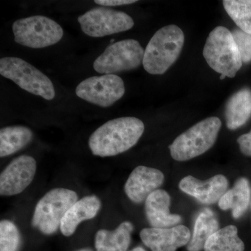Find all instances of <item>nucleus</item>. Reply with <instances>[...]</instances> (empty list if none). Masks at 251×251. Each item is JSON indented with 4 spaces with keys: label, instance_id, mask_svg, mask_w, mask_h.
Wrapping results in <instances>:
<instances>
[{
    "label": "nucleus",
    "instance_id": "obj_22",
    "mask_svg": "<svg viewBox=\"0 0 251 251\" xmlns=\"http://www.w3.org/2000/svg\"><path fill=\"white\" fill-rule=\"evenodd\" d=\"M245 245L234 226L219 229L206 241L204 251H244Z\"/></svg>",
    "mask_w": 251,
    "mask_h": 251
},
{
    "label": "nucleus",
    "instance_id": "obj_13",
    "mask_svg": "<svg viewBox=\"0 0 251 251\" xmlns=\"http://www.w3.org/2000/svg\"><path fill=\"white\" fill-rule=\"evenodd\" d=\"M163 181L164 175L161 171L147 166H138L126 182L125 193L132 202L141 203L158 190Z\"/></svg>",
    "mask_w": 251,
    "mask_h": 251
},
{
    "label": "nucleus",
    "instance_id": "obj_27",
    "mask_svg": "<svg viewBox=\"0 0 251 251\" xmlns=\"http://www.w3.org/2000/svg\"><path fill=\"white\" fill-rule=\"evenodd\" d=\"M94 2L104 6H117L137 2L136 0H96Z\"/></svg>",
    "mask_w": 251,
    "mask_h": 251
},
{
    "label": "nucleus",
    "instance_id": "obj_23",
    "mask_svg": "<svg viewBox=\"0 0 251 251\" xmlns=\"http://www.w3.org/2000/svg\"><path fill=\"white\" fill-rule=\"evenodd\" d=\"M223 4L241 30L251 34V0H224Z\"/></svg>",
    "mask_w": 251,
    "mask_h": 251
},
{
    "label": "nucleus",
    "instance_id": "obj_3",
    "mask_svg": "<svg viewBox=\"0 0 251 251\" xmlns=\"http://www.w3.org/2000/svg\"><path fill=\"white\" fill-rule=\"evenodd\" d=\"M203 55L209 67L221 74V80L226 77L232 78L242 67V57L232 32L222 26L211 31Z\"/></svg>",
    "mask_w": 251,
    "mask_h": 251
},
{
    "label": "nucleus",
    "instance_id": "obj_4",
    "mask_svg": "<svg viewBox=\"0 0 251 251\" xmlns=\"http://www.w3.org/2000/svg\"><path fill=\"white\" fill-rule=\"evenodd\" d=\"M221 127V120L216 117L198 122L174 140L169 147L171 156L186 161L201 156L212 148Z\"/></svg>",
    "mask_w": 251,
    "mask_h": 251
},
{
    "label": "nucleus",
    "instance_id": "obj_21",
    "mask_svg": "<svg viewBox=\"0 0 251 251\" xmlns=\"http://www.w3.org/2000/svg\"><path fill=\"white\" fill-rule=\"evenodd\" d=\"M32 131L27 127L14 126L0 130V156H9L17 152L30 143Z\"/></svg>",
    "mask_w": 251,
    "mask_h": 251
},
{
    "label": "nucleus",
    "instance_id": "obj_19",
    "mask_svg": "<svg viewBox=\"0 0 251 251\" xmlns=\"http://www.w3.org/2000/svg\"><path fill=\"white\" fill-rule=\"evenodd\" d=\"M251 116V90L244 88L233 94L227 101L226 119L227 128L235 130L247 123Z\"/></svg>",
    "mask_w": 251,
    "mask_h": 251
},
{
    "label": "nucleus",
    "instance_id": "obj_8",
    "mask_svg": "<svg viewBox=\"0 0 251 251\" xmlns=\"http://www.w3.org/2000/svg\"><path fill=\"white\" fill-rule=\"evenodd\" d=\"M144 50L138 41L126 39L109 46L94 61L93 67L99 74H115L133 70L143 62Z\"/></svg>",
    "mask_w": 251,
    "mask_h": 251
},
{
    "label": "nucleus",
    "instance_id": "obj_1",
    "mask_svg": "<svg viewBox=\"0 0 251 251\" xmlns=\"http://www.w3.org/2000/svg\"><path fill=\"white\" fill-rule=\"evenodd\" d=\"M145 125L139 119L126 117L110 120L91 135L89 147L95 156H116L136 145Z\"/></svg>",
    "mask_w": 251,
    "mask_h": 251
},
{
    "label": "nucleus",
    "instance_id": "obj_12",
    "mask_svg": "<svg viewBox=\"0 0 251 251\" xmlns=\"http://www.w3.org/2000/svg\"><path fill=\"white\" fill-rule=\"evenodd\" d=\"M140 235L142 242L151 251H176L188 245L191 238L190 229L181 225L168 228H144Z\"/></svg>",
    "mask_w": 251,
    "mask_h": 251
},
{
    "label": "nucleus",
    "instance_id": "obj_20",
    "mask_svg": "<svg viewBox=\"0 0 251 251\" xmlns=\"http://www.w3.org/2000/svg\"><path fill=\"white\" fill-rule=\"evenodd\" d=\"M217 218L210 209H203L195 224L193 235L187 245L188 251H201L206 241L219 229Z\"/></svg>",
    "mask_w": 251,
    "mask_h": 251
},
{
    "label": "nucleus",
    "instance_id": "obj_6",
    "mask_svg": "<svg viewBox=\"0 0 251 251\" xmlns=\"http://www.w3.org/2000/svg\"><path fill=\"white\" fill-rule=\"evenodd\" d=\"M0 74L23 90L46 100H52L55 97L53 83L49 77L22 59L9 57L0 59Z\"/></svg>",
    "mask_w": 251,
    "mask_h": 251
},
{
    "label": "nucleus",
    "instance_id": "obj_9",
    "mask_svg": "<svg viewBox=\"0 0 251 251\" xmlns=\"http://www.w3.org/2000/svg\"><path fill=\"white\" fill-rule=\"evenodd\" d=\"M85 34L99 38L129 30L134 25L133 18L122 11L108 8H94L77 18Z\"/></svg>",
    "mask_w": 251,
    "mask_h": 251
},
{
    "label": "nucleus",
    "instance_id": "obj_2",
    "mask_svg": "<svg viewBox=\"0 0 251 251\" xmlns=\"http://www.w3.org/2000/svg\"><path fill=\"white\" fill-rule=\"evenodd\" d=\"M184 44V34L175 25L165 26L155 33L145 50L143 67L152 75H162L179 57Z\"/></svg>",
    "mask_w": 251,
    "mask_h": 251
},
{
    "label": "nucleus",
    "instance_id": "obj_29",
    "mask_svg": "<svg viewBox=\"0 0 251 251\" xmlns=\"http://www.w3.org/2000/svg\"><path fill=\"white\" fill-rule=\"evenodd\" d=\"M77 251H92L90 249H81V250H79Z\"/></svg>",
    "mask_w": 251,
    "mask_h": 251
},
{
    "label": "nucleus",
    "instance_id": "obj_24",
    "mask_svg": "<svg viewBox=\"0 0 251 251\" xmlns=\"http://www.w3.org/2000/svg\"><path fill=\"white\" fill-rule=\"evenodd\" d=\"M21 243L18 227L9 221L0 222V251H17Z\"/></svg>",
    "mask_w": 251,
    "mask_h": 251
},
{
    "label": "nucleus",
    "instance_id": "obj_11",
    "mask_svg": "<svg viewBox=\"0 0 251 251\" xmlns=\"http://www.w3.org/2000/svg\"><path fill=\"white\" fill-rule=\"evenodd\" d=\"M36 171L33 157L23 155L15 158L0 175V195L11 196L22 193L34 179Z\"/></svg>",
    "mask_w": 251,
    "mask_h": 251
},
{
    "label": "nucleus",
    "instance_id": "obj_18",
    "mask_svg": "<svg viewBox=\"0 0 251 251\" xmlns=\"http://www.w3.org/2000/svg\"><path fill=\"white\" fill-rule=\"evenodd\" d=\"M133 226L125 221L115 230L100 229L95 237L97 251H126L131 241Z\"/></svg>",
    "mask_w": 251,
    "mask_h": 251
},
{
    "label": "nucleus",
    "instance_id": "obj_28",
    "mask_svg": "<svg viewBox=\"0 0 251 251\" xmlns=\"http://www.w3.org/2000/svg\"><path fill=\"white\" fill-rule=\"evenodd\" d=\"M130 251H147L145 249H144L142 247H136L135 249H133V250Z\"/></svg>",
    "mask_w": 251,
    "mask_h": 251
},
{
    "label": "nucleus",
    "instance_id": "obj_7",
    "mask_svg": "<svg viewBox=\"0 0 251 251\" xmlns=\"http://www.w3.org/2000/svg\"><path fill=\"white\" fill-rule=\"evenodd\" d=\"M14 40L31 49H43L54 45L64 35L62 27L50 18L34 16L15 21L12 26Z\"/></svg>",
    "mask_w": 251,
    "mask_h": 251
},
{
    "label": "nucleus",
    "instance_id": "obj_25",
    "mask_svg": "<svg viewBox=\"0 0 251 251\" xmlns=\"http://www.w3.org/2000/svg\"><path fill=\"white\" fill-rule=\"evenodd\" d=\"M243 63L251 62V34L236 29L232 32Z\"/></svg>",
    "mask_w": 251,
    "mask_h": 251
},
{
    "label": "nucleus",
    "instance_id": "obj_16",
    "mask_svg": "<svg viewBox=\"0 0 251 251\" xmlns=\"http://www.w3.org/2000/svg\"><path fill=\"white\" fill-rule=\"evenodd\" d=\"M100 206V200L95 196H87L77 201L62 219L60 225L62 233L66 237L72 236L80 223L97 216Z\"/></svg>",
    "mask_w": 251,
    "mask_h": 251
},
{
    "label": "nucleus",
    "instance_id": "obj_26",
    "mask_svg": "<svg viewBox=\"0 0 251 251\" xmlns=\"http://www.w3.org/2000/svg\"><path fill=\"white\" fill-rule=\"evenodd\" d=\"M237 142L243 154L251 156V131L241 135L238 138Z\"/></svg>",
    "mask_w": 251,
    "mask_h": 251
},
{
    "label": "nucleus",
    "instance_id": "obj_14",
    "mask_svg": "<svg viewBox=\"0 0 251 251\" xmlns=\"http://www.w3.org/2000/svg\"><path fill=\"white\" fill-rule=\"evenodd\" d=\"M179 188L183 192L196 198L204 204H213L219 202L228 187L227 178L217 175L206 181H201L193 176H186L181 180Z\"/></svg>",
    "mask_w": 251,
    "mask_h": 251
},
{
    "label": "nucleus",
    "instance_id": "obj_10",
    "mask_svg": "<svg viewBox=\"0 0 251 251\" xmlns=\"http://www.w3.org/2000/svg\"><path fill=\"white\" fill-rule=\"evenodd\" d=\"M125 93V82L115 74L89 77L82 81L75 89L79 98L103 108L111 106Z\"/></svg>",
    "mask_w": 251,
    "mask_h": 251
},
{
    "label": "nucleus",
    "instance_id": "obj_15",
    "mask_svg": "<svg viewBox=\"0 0 251 251\" xmlns=\"http://www.w3.org/2000/svg\"><path fill=\"white\" fill-rule=\"evenodd\" d=\"M171 196L164 190L158 189L145 201V213L149 224L156 228H168L179 224L181 217L170 212Z\"/></svg>",
    "mask_w": 251,
    "mask_h": 251
},
{
    "label": "nucleus",
    "instance_id": "obj_5",
    "mask_svg": "<svg viewBox=\"0 0 251 251\" xmlns=\"http://www.w3.org/2000/svg\"><path fill=\"white\" fill-rule=\"evenodd\" d=\"M77 201L75 191L64 188L51 190L36 204L31 225L43 234L54 233L60 227L67 211Z\"/></svg>",
    "mask_w": 251,
    "mask_h": 251
},
{
    "label": "nucleus",
    "instance_id": "obj_30",
    "mask_svg": "<svg viewBox=\"0 0 251 251\" xmlns=\"http://www.w3.org/2000/svg\"></svg>",
    "mask_w": 251,
    "mask_h": 251
},
{
    "label": "nucleus",
    "instance_id": "obj_17",
    "mask_svg": "<svg viewBox=\"0 0 251 251\" xmlns=\"http://www.w3.org/2000/svg\"><path fill=\"white\" fill-rule=\"evenodd\" d=\"M251 188L247 178L242 177L236 181L234 187L226 191L219 201L222 210L230 209L232 216L237 219L242 217L251 204Z\"/></svg>",
    "mask_w": 251,
    "mask_h": 251
}]
</instances>
